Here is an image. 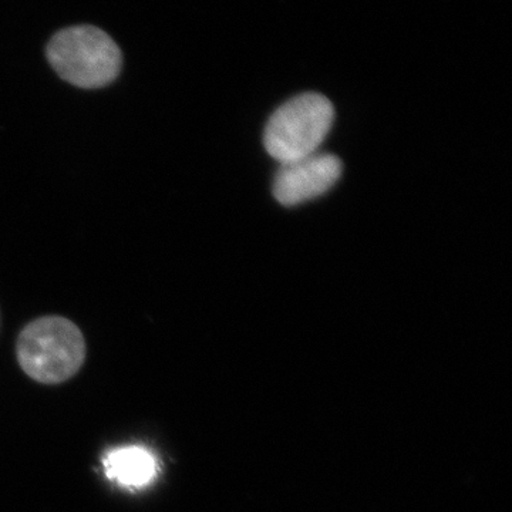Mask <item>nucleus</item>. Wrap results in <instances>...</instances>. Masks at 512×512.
Returning a JSON list of instances; mask_svg holds the SVG:
<instances>
[{"label":"nucleus","mask_w":512,"mask_h":512,"mask_svg":"<svg viewBox=\"0 0 512 512\" xmlns=\"http://www.w3.org/2000/svg\"><path fill=\"white\" fill-rule=\"evenodd\" d=\"M16 355L23 372L42 384L72 379L86 360V340L72 322L46 316L30 322L20 332Z\"/></svg>","instance_id":"obj_1"},{"label":"nucleus","mask_w":512,"mask_h":512,"mask_svg":"<svg viewBox=\"0 0 512 512\" xmlns=\"http://www.w3.org/2000/svg\"><path fill=\"white\" fill-rule=\"evenodd\" d=\"M46 55L64 82L80 89L109 86L123 67L119 46L94 26H73L56 33L47 45Z\"/></svg>","instance_id":"obj_2"},{"label":"nucleus","mask_w":512,"mask_h":512,"mask_svg":"<svg viewBox=\"0 0 512 512\" xmlns=\"http://www.w3.org/2000/svg\"><path fill=\"white\" fill-rule=\"evenodd\" d=\"M335 119V109L325 96L305 93L286 101L265 127L269 156L281 164L318 153Z\"/></svg>","instance_id":"obj_3"},{"label":"nucleus","mask_w":512,"mask_h":512,"mask_svg":"<svg viewBox=\"0 0 512 512\" xmlns=\"http://www.w3.org/2000/svg\"><path fill=\"white\" fill-rule=\"evenodd\" d=\"M342 175V163L330 154L313 156L281 164L274 181V195L286 207L302 204L325 194Z\"/></svg>","instance_id":"obj_4"},{"label":"nucleus","mask_w":512,"mask_h":512,"mask_svg":"<svg viewBox=\"0 0 512 512\" xmlns=\"http://www.w3.org/2000/svg\"><path fill=\"white\" fill-rule=\"evenodd\" d=\"M104 473L121 487L144 488L158 476V460L147 447L124 446L114 448L103 460Z\"/></svg>","instance_id":"obj_5"}]
</instances>
